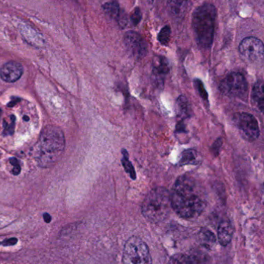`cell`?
I'll use <instances>...</instances> for the list:
<instances>
[{
  "label": "cell",
  "mask_w": 264,
  "mask_h": 264,
  "mask_svg": "<svg viewBox=\"0 0 264 264\" xmlns=\"http://www.w3.org/2000/svg\"><path fill=\"white\" fill-rule=\"evenodd\" d=\"M170 197L172 208L184 219L198 217L206 206L203 188L195 179L187 175L176 180Z\"/></svg>",
  "instance_id": "obj_1"
},
{
  "label": "cell",
  "mask_w": 264,
  "mask_h": 264,
  "mask_svg": "<svg viewBox=\"0 0 264 264\" xmlns=\"http://www.w3.org/2000/svg\"><path fill=\"white\" fill-rule=\"evenodd\" d=\"M65 148L63 131L55 125H47L40 132L35 146L36 162L41 168H50L61 159Z\"/></svg>",
  "instance_id": "obj_2"
},
{
  "label": "cell",
  "mask_w": 264,
  "mask_h": 264,
  "mask_svg": "<svg viewBox=\"0 0 264 264\" xmlns=\"http://www.w3.org/2000/svg\"><path fill=\"white\" fill-rule=\"evenodd\" d=\"M216 10L211 4L198 7L193 14L192 25L198 46L203 49L212 46L215 33Z\"/></svg>",
  "instance_id": "obj_3"
},
{
  "label": "cell",
  "mask_w": 264,
  "mask_h": 264,
  "mask_svg": "<svg viewBox=\"0 0 264 264\" xmlns=\"http://www.w3.org/2000/svg\"><path fill=\"white\" fill-rule=\"evenodd\" d=\"M170 193L165 188H156L148 193L142 204V213L147 220H165L172 212Z\"/></svg>",
  "instance_id": "obj_4"
},
{
  "label": "cell",
  "mask_w": 264,
  "mask_h": 264,
  "mask_svg": "<svg viewBox=\"0 0 264 264\" xmlns=\"http://www.w3.org/2000/svg\"><path fill=\"white\" fill-rule=\"evenodd\" d=\"M123 264H152L148 246L138 236H131L125 243Z\"/></svg>",
  "instance_id": "obj_5"
},
{
  "label": "cell",
  "mask_w": 264,
  "mask_h": 264,
  "mask_svg": "<svg viewBox=\"0 0 264 264\" xmlns=\"http://www.w3.org/2000/svg\"><path fill=\"white\" fill-rule=\"evenodd\" d=\"M219 90L228 97H243L247 94L248 83L241 73H231L221 81Z\"/></svg>",
  "instance_id": "obj_6"
},
{
  "label": "cell",
  "mask_w": 264,
  "mask_h": 264,
  "mask_svg": "<svg viewBox=\"0 0 264 264\" xmlns=\"http://www.w3.org/2000/svg\"><path fill=\"white\" fill-rule=\"evenodd\" d=\"M233 123L248 141H254L259 137V125L252 115L244 112L236 113L233 117Z\"/></svg>",
  "instance_id": "obj_7"
},
{
  "label": "cell",
  "mask_w": 264,
  "mask_h": 264,
  "mask_svg": "<svg viewBox=\"0 0 264 264\" xmlns=\"http://www.w3.org/2000/svg\"><path fill=\"white\" fill-rule=\"evenodd\" d=\"M239 51L243 58L250 62H260L264 58V44L256 37L243 39L239 46Z\"/></svg>",
  "instance_id": "obj_8"
},
{
  "label": "cell",
  "mask_w": 264,
  "mask_h": 264,
  "mask_svg": "<svg viewBox=\"0 0 264 264\" xmlns=\"http://www.w3.org/2000/svg\"><path fill=\"white\" fill-rule=\"evenodd\" d=\"M124 44L128 52L136 59L144 58L148 52L147 44L141 35L130 31L124 35Z\"/></svg>",
  "instance_id": "obj_9"
},
{
  "label": "cell",
  "mask_w": 264,
  "mask_h": 264,
  "mask_svg": "<svg viewBox=\"0 0 264 264\" xmlns=\"http://www.w3.org/2000/svg\"><path fill=\"white\" fill-rule=\"evenodd\" d=\"M23 66L16 61H9L0 68V78L6 83H15L21 78Z\"/></svg>",
  "instance_id": "obj_10"
},
{
  "label": "cell",
  "mask_w": 264,
  "mask_h": 264,
  "mask_svg": "<svg viewBox=\"0 0 264 264\" xmlns=\"http://www.w3.org/2000/svg\"><path fill=\"white\" fill-rule=\"evenodd\" d=\"M153 76L158 86H163L165 76L170 71V65L163 56H156L153 60Z\"/></svg>",
  "instance_id": "obj_11"
},
{
  "label": "cell",
  "mask_w": 264,
  "mask_h": 264,
  "mask_svg": "<svg viewBox=\"0 0 264 264\" xmlns=\"http://www.w3.org/2000/svg\"><path fill=\"white\" fill-rule=\"evenodd\" d=\"M233 236V228L229 220H222L218 228V239L219 243L226 247L231 242Z\"/></svg>",
  "instance_id": "obj_12"
},
{
  "label": "cell",
  "mask_w": 264,
  "mask_h": 264,
  "mask_svg": "<svg viewBox=\"0 0 264 264\" xmlns=\"http://www.w3.org/2000/svg\"><path fill=\"white\" fill-rule=\"evenodd\" d=\"M168 5L174 16L182 17L187 9V0H168Z\"/></svg>",
  "instance_id": "obj_13"
},
{
  "label": "cell",
  "mask_w": 264,
  "mask_h": 264,
  "mask_svg": "<svg viewBox=\"0 0 264 264\" xmlns=\"http://www.w3.org/2000/svg\"><path fill=\"white\" fill-rule=\"evenodd\" d=\"M191 264H209L210 257L206 252L200 248H194L187 256Z\"/></svg>",
  "instance_id": "obj_14"
},
{
  "label": "cell",
  "mask_w": 264,
  "mask_h": 264,
  "mask_svg": "<svg viewBox=\"0 0 264 264\" xmlns=\"http://www.w3.org/2000/svg\"><path fill=\"white\" fill-rule=\"evenodd\" d=\"M253 101L254 104L259 108L261 112L264 111V83L262 80H258L254 85L252 93Z\"/></svg>",
  "instance_id": "obj_15"
},
{
  "label": "cell",
  "mask_w": 264,
  "mask_h": 264,
  "mask_svg": "<svg viewBox=\"0 0 264 264\" xmlns=\"http://www.w3.org/2000/svg\"><path fill=\"white\" fill-rule=\"evenodd\" d=\"M199 239L201 245L207 248H211L216 242L215 235L205 228L201 229L199 233Z\"/></svg>",
  "instance_id": "obj_16"
},
{
  "label": "cell",
  "mask_w": 264,
  "mask_h": 264,
  "mask_svg": "<svg viewBox=\"0 0 264 264\" xmlns=\"http://www.w3.org/2000/svg\"><path fill=\"white\" fill-rule=\"evenodd\" d=\"M177 116L184 120L188 118L190 115L189 111V104L187 100L184 96H180L177 100Z\"/></svg>",
  "instance_id": "obj_17"
},
{
  "label": "cell",
  "mask_w": 264,
  "mask_h": 264,
  "mask_svg": "<svg viewBox=\"0 0 264 264\" xmlns=\"http://www.w3.org/2000/svg\"><path fill=\"white\" fill-rule=\"evenodd\" d=\"M102 8H103L107 16H109L112 19H115L117 20L121 12V9L119 8V3L116 1H111V2H106V3L102 5Z\"/></svg>",
  "instance_id": "obj_18"
},
{
  "label": "cell",
  "mask_w": 264,
  "mask_h": 264,
  "mask_svg": "<svg viewBox=\"0 0 264 264\" xmlns=\"http://www.w3.org/2000/svg\"><path fill=\"white\" fill-rule=\"evenodd\" d=\"M198 155L194 150H186L182 153L181 158H180V165H187V164H195L197 162Z\"/></svg>",
  "instance_id": "obj_19"
},
{
  "label": "cell",
  "mask_w": 264,
  "mask_h": 264,
  "mask_svg": "<svg viewBox=\"0 0 264 264\" xmlns=\"http://www.w3.org/2000/svg\"><path fill=\"white\" fill-rule=\"evenodd\" d=\"M123 153V158L122 159V164H123V167H124L125 170L130 175L132 179H136L137 176H136V172H135L134 168H133V165H132L131 162L129 160V155H128L127 151L126 150L123 149L122 151Z\"/></svg>",
  "instance_id": "obj_20"
},
{
  "label": "cell",
  "mask_w": 264,
  "mask_h": 264,
  "mask_svg": "<svg viewBox=\"0 0 264 264\" xmlns=\"http://www.w3.org/2000/svg\"><path fill=\"white\" fill-rule=\"evenodd\" d=\"M171 33H172V30H171L170 26H165V27L162 28V30L158 35V40L160 43L163 45H168L170 41Z\"/></svg>",
  "instance_id": "obj_21"
},
{
  "label": "cell",
  "mask_w": 264,
  "mask_h": 264,
  "mask_svg": "<svg viewBox=\"0 0 264 264\" xmlns=\"http://www.w3.org/2000/svg\"><path fill=\"white\" fill-rule=\"evenodd\" d=\"M169 264H191L188 257L184 254H177L171 257Z\"/></svg>",
  "instance_id": "obj_22"
},
{
  "label": "cell",
  "mask_w": 264,
  "mask_h": 264,
  "mask_svg": "<svg viewBox=\"0 0 264 264\" xmlns=\"http://www.w3.org/2000/svg\"><path fill=\"white\" fill-rule=\"evenodd\" d=\"M142 13L140 11V8L137 7L133 9V12L130 14V20L132 21V23L134 26H137L139 24L140 20H141Z\"/></svg>",
  "instance_id": "obj_23"
},
{
  "label": "cell",
  "mask_w": 264,
  "mask_h": 264,
  "mask_svg": "<svg viewBox=\"0 0 264 264\" xmlns=\"http://www.w3.org/2000/svg\"><path fill=\"white\" fill-rule=\"evenodd\" d=\"M194 83H195V87H197V90L199 92L200 96L202 97V99L208 101V93H207L202 82L199 80H194Z\"/></svg>",
  "instance_id": "obj_24"
},
{
  "label": "cell",
  "mask_w": 264,
  "mask_h": 264,
  "mask_svg": "<svg viewBox=\"0 0 264 264\" xmlns=\"http://www.w3.org/2000/svg\"><path fill=\"white\" fill-rule=\"evenodd\" d=\"M15 123H16V118L14 115L11 116V123L5 125L4 129V134L5 135H12L14 133Z\"/></svg>",
  "instance_id": "obj_25"
},
{
  "label": "cell",
  "mask_w": 264,
  "mask_h": 264,
  "mask_svg": "<svg viewBox=\"0 0 264 264\" xmlns=\"http://www.w3.org/2000/svg\"><path fill=\"white\" fill-rule=\"evenodd\" d=\"M9 162H10L11 165L13 167L12 168V173L14 176H18L21 172V166H20V164H19V160L16 158H9Z\"/></svg>",
  "instance_id": "obj_26"
},
{
  "label": "cell",
  "mask_w": 264,
  "mask_h": 264,
  "mask_svg": "<svg viewBox=\"0 0 264 264\" xmlns=\"http://www.w3.org/2000/svg\"><path fill=\"white\" fill-rule=\"evenodd\" d=\"M16 243H17V239L12 238L9 239V240H5V241L2 242V243H0V245L2 244V245H4L5 247H6V246L15 245Z\"/></svg>",
  "instance_id": "obj_27"
},
{
  "label": "cell",
  "mask_w": 264,
  "mask_h": 264,
  "mask_svg": "<svg viewBox=\"0 0 264 264\" xmlns=\"http://www.w3.org/2000/svg\"><path fill=\"white\" fill-rule=\"evenodd\" d=\"M221 146H222V138H219L218 139L217 141L214 143L212 151H217V152H219V148H220Z\"/></svg>",
  "instance_id": "obj_28"
},
{
  "label": "cell",
  "mask_w": 264,
  "mask_h": 264,
  "mask_svg": "<svg viewBox=\"0 0 264 264\" xmlns=\"http://www.w3.org/2000/svg\"><path fill=\"white\" fill-rule=\"evenodd\" d=\"M44 220H45L46 222H47V223H48V222H50L51 221V215H50L48 213H44Z\"/></svg>",
  "instance_id": "obj_29"
},
{
  "label": "cell",
  "mask_w": 264,
  "mask_h": 264,
  "mask_svg": "<svg viewBox=\"0 0 264 264\" xmlns=\"http://www.w3.org/2000/svg\"><path fill=\"white\" fill-rule=\"evenodd\" d=\"M19 99H16V101H12L10 103H9V104H8V107H12L15 106V104H16V103L19 102Z\"/></svg>",
  "instance_id": "obj_30"
},
{
  "label": "cell",
  "mask_w": 264,
  "mask_h": 264,
  "mask_svg": "<svg viewBox=\"0 0 264 264\" xmlns=\"http://www.w3.org/2000/svg\"><path fill=\"white\" fill-rule=\"evenodd\" d=\"M23 121H24V122H29V121H30V118H29L28 116H26V115H25V116H23Z\"/></svg>",
  "instance_id": "obj_31"
},
{
  "label": "cell",
  "mask_w": 264,
  "mask_h": 264,
  "mask_svg": "<svg viewBox=\"0 0 264 264\" xmlns=\"http://www.w3.org/2000/svg\"><path fill=\"white\" fill-rule=\"evenodd\" d=\"M147 1H148L149 3L150 4L154 3V0H147Z\"/></svg>",
  "instance_id": "obj_32"
}]
</instances>
